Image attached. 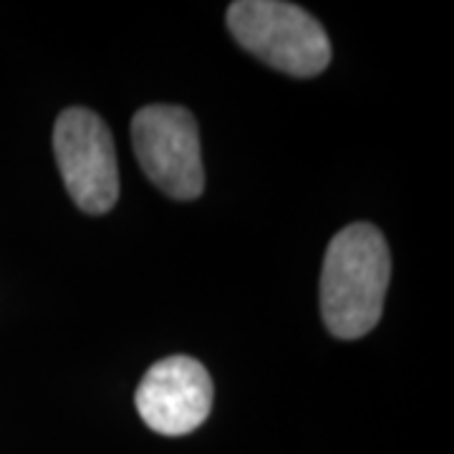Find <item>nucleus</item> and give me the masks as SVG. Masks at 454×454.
<instances>
[{
    "label": "nucleus",
    "instance_id": "2",
    "mask_svg": "<svg viewBox=\"0 0 454 454\" xmlns=\"http://www.w3.org/2000/svg\"><path fill=\"white\" fill-rule=\"evenodd\" d=\"M235 41L278 71L309 79L331 64V41L309 11L278 0H238L227 8Z\"/></svg>",
    "mask_w": 454,
    "mask_h": 454
},
{
    "label": "nucleus",
    "instance_id": "4",
    "mask_svg": "<svg viewBox=\"0 0 454 454\" xmlns=\"http://www.w3.org/2000/svg\"><path fill=\"white\" fill-rule=\"evenodd\" d=\"M53 152L68 195L89 215H104L119 197V169L109 127L97 114L71 106L53 129Z\"/></svg>",
    "mask_w": 454,
    "mask_h": 454
},
{
    "label": "nucleus",
    "instance_id": "1",
    "mask_svg": "<svg viewBox=\"0 0 454 454\" xmlns=\"http://www.w3.org/2000/svg\"><path fill=\"white\" fill-rule=\"evenodd\" d=\"M391 255L384 235L369 223L333 235L321 270V313L336 339H361L379 324L389 288Z\"/></svg>",
    "mask_w": 454,
    "mask_h": 454
},
{
    "label": "nucleus",
    "instance_id": "5",
    "mask_svg": "<svg viewBox=\"0 0 454 454\" xmlns=\"http://www.w3.org/2000/svg\"><path fill=\"white\" fill-rule=\"evenodd\" d=\"M212 379L190 356L157 361L137 389V409L149 429L164 437H182L207 422L212 409Z\"/></svg>",
    "mask_w": 454,
    "mask_h": 454
},
{
    "label": "nucleus",
    "instance_id": "3",
    "mask_svg": "<svg viewBox=\"0 0 454 454\" xmlns=\"http://www.w3.org/2000/svg\"><path fill=\"white\" fill-rule=\"evenodd\" d=\"M131 142L145 175L164 195L195 200L205 190L200 131L192 114L182 106L154 104L131 119Z\"/></svg>",
    "mask_w": 454,
    "mask_h": 454
}]
</instances>
